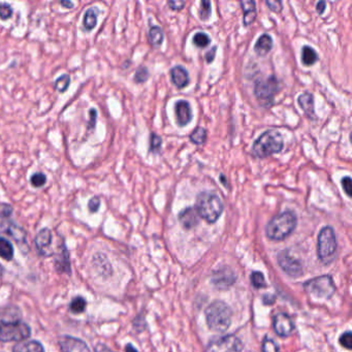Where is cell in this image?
Instances as JSON below:
<instances>
[{
  "label": "cell",
  "mask_w": 352,
  "mask_h": 352,
  "mask_svg": "<svg viewBox=\"0 0 352 352\" xmlns=\"http://www.w3.org/2000/svg\"><path fill=\"white\" fill-rule=\"evenodd\" d=\"M296 215L293 211H285L273 217L266 228V234L272 241H282L296 228Z\"/></svg>",
  "instance_id": "obj_1"
},
{
  "label": "cell",
  "mask_w": 352,
  "mask_h": 352,
  "mask_svg": "<svg viewBox=\"0 0 352 352\" xmlns=\"http://www.w3.org/2000/svg\"><path fill=\"white\" fill-rule=\"evenodd\" d=\"M223 203L220 197L211 191H203L197 195L195 210L199 217L209 223L216 222L223 212Z\"/></svg>",
  "instance_id": "obj_2"
},
{
  "label": "cell",
  "mask_w": 352,
  "mask_h": 352,
  "mask_svg": "<svg viewBox=\"0 0 352 352\" xmlns=\"http://www.w3.org/2000/svg\"><path fill=\"white\" fill-rule=\"evenodd\" d=\"M284 147L282 134L277 130H267L258 136L252 146V154L256 158H266L279 153Z\"/></svg>",
  "instance_id": "obj_3"
},
{
  "label": "cell",
  "mask_w": 352,
  "mask_h": 352,
  "mask_svg": "<svg viewBox=\"0 0 352 352\" xmlns=\"http://www.w3.org/2000/svg\"><path fill=\"white\" fill-rule=\"evenodd\" d=\"M232 317L231 308L220 300H216L206 310L207 323L214 332L222 333L228 330L232 323Z\"/></svg>",
  "instance_id": "obj_4"
},
{
  "label": "cell",
  "mask_w": 352,
  "mask_h": 352,
  "mask_svg": "<svg viewBox=\"0 0 352 352\" xmlns=\"http://www.w3.org/2000/svg\"><path fill=\"white\" fill-rule=\"evenodd\" d=\"M11 213H12V208L10 206L5 204H2L0 206V233L9 235L20 245L22 250H23V246L26 247V249L28 250L26 233H25V231L22 228H20L19 225H17L15 222L8 220Z\"/></svg>",
  "instance_id": "obj_5"
},
{
  "label": "cell",
  "mask_w": 352,
  "mask_h": 352,
  "mask_svg": "<svg viewBox=\"0 0 352 352\" xmlns=\"http://www.w3.org/2000/svg\"><path fill=\"white\" fill-rule=\"evenodd\" d=\"M337 251V238L331 226H324L318 235L317 254L323 263H330L335 258Z\"/></svg>",
  "instance_id": "obj_6"
},
{
  "label": "cell",
  "mask_w": 352,
  "mask_h": 352,
  "mask_svg": "<svg viewBox=\"0 0 352 352\" xmlns=\"http://www.w3.org/2000/svg\"><path fill=\"white\" fill-rule=\"evenodd\" d=\"M31 336L30 326L23 321L0 323V342H20Z\"/></svg>",
  "instance_id": "obj_7"
},
{
  "label": "cell",
  "mask_w": 352,
  "mask_h": 352,
  "mask_svg": "<svg viewBox=\"0 0 352 352\" xmlns=\"http://www.w3.org/2000/svg\"><path fill=\"white\" fill-rule=\"evenodd\" d=\"M305 291L315 298L322 299L331 297L336 291V286L331 276H321L306 282Z\"/></svg>",
  "instance_id": "obj_8"
},
{
  "label": "cell",
  "mask_w": 352,
  "mask_h": 352,
  "mask_svg": "<svg viewBox=\"0 0 352 352\" xmlns=\"http://www.w3.org/2000/svg\"><path fill=\"white\" fill-rule=\"evenodd\" d=\"M279 91V82L275 75L255 83L254 94L263 106H270Z\"/></svg>",
  "instance_id": "obj_9"
},
{
  "label": "cell",
  "mask_w": 352,
  "mask_h": 352,
  "mask_svg": "<svg viewBox=\"0 0 352 352\" xmlns=\"http://www.w3.org/2000/svg\"><path fill=\"white\" fill-rule=\"evenodd\" d=\"M242 341L234 335L216 337L212 339L208 345V352H241Z\"/></svg>",
  "instance_id": "obj_10"
},
{
  "label": "cell",
  "mask_w": 352,
  "mask_h": 352,
  "mask_svg": "<svg viewBox=\"0 0 352 352\" xmlns=\"http://www.w3.org/2000/svg\"><path fill=\"white\" fill-rule=\"evenodd\" d=\"M278 263L281 269L291 277L297 278L303 274V267L301 263L288 254L287 251H282L278 255Z\"/></svg>",
  "instance_id": "obj_11"
},
{
  "label": "cell",
  "mask_w": 352,
  "mask_h": 352,
  "mask_svg": "<svg viewBox=\"0 0 352 352\" xmlns=\"http://www.w3.org/2000/svg\"><path fill=\"white\" fill-rule=\"evenodd\" d=\"M62 352H91L88 345L79 338L62 336L58 340Z\"/></svg>",
  "instance_id": "obj_12"
},
{
  "label": "cell",
  "mask_w": 352,
  "mask_h": 352,
  "mask_svg": "<svg viewBox=\"0 0 352 352\" xmlns=\"http://www.w3.org/2000/svg\"><path fill=\"white\" fill-rule=\"evenodd\" d=\"M235 281V275L230 268H221L213 273L212 283L218 289H228Z\"/></svg>",
  "instance_id": "obj_13"
},
{
  "label": "cell",
  "mask_w": 352,
  "mask_h": 352,
  "mask_svg": "<svg viewBox=\"0 0 352 352\" xmlns=\"http://www.w3.org/2000/svg\"><path fill=\"white\" fill-rule=\"evenodd\" d=\"M175 115H176V120L179 126L184 127L187 124H189L193 118L192 114V109L189 105V103L186 102V100H179V102L176 103L175 105Z\"/></svg>",
  "instance_id": "obj_14"
},
{
  "label": "cell",
  "mask_w": 352,
  "mask_h": 352,
  "mask_svg": "<svg viewBox=\"0 0 352 352\" xmlns=\"http://www.w3.org/2000/svg\"><path fill=\"white\" fill-rule=\"evenodd\" d=\"M35 247L40 255L45 257L51 256L52 251L50 250V245L52 243V232L49 229H43L35 236Z\"/></svg>",
  "instance_id": "obj_15"
},
{
  "label": "cell",
  "mask_w": 352,
  "mask_h": 352,
  "mask_svg": "<svg viewBox=\"0 0 352 352\" xmlns=\"http://www.w3.org/2000/svg\"><path fill=\"white\" fill-rule=\"evenodd\" d=\"M274 330L280 337H287L294 330L292 318L286 313H279L274 318Z\"/></svg>",
  "instance_id": "obj_16"
},
{
  "label": "cell",
  "mask_w": 352,
  "mask_h": 352,
  "mask_svg": "<svg viewBox=\"0 0 352 352\" xmlns=\"http://www.w3.org/2000/svg\"><path fill=\"white\" fill-rule=\"evenodd\" d=\"M179 221L183 228L186 230H191L198 224L199 216L193 207H188L179 213Z\"/></svg>",
  "instance_id": "obj_17"
},
{
  "label": "cell",
  "mask_w": 352,
  "mask_h": 352,
  "mask_svg": "<svg viewBox=\"0 0 352 352\" xmlns=\"http://www.w3.org/2000/svg\"><path fill=\"white\" fill-rule=\"evenodd\" d=\"M297 104L303 110L306 116L310 119H316L315 107H314V96L310 92L301 93L297 98Z\"/></svg>",
  "instance_id": "obj_18"
},
{
  "label": "cell",
  "mask_w": 352,
  "mask_h": 352,
  "mask_svg": "<svg viewBox=\"0 0 352 352\" xmlns=\"http://www.w3.org/2000/svg\"><path fill=\"white\" fill-rule=\"evenodd\" d=\"M171 79L174 85L179 88V89H183L188 84H189V74L188 71L181 65L174 66L171 69Z\"/></svg>",
  "instance_id": "obj_19"
},
{
  "label": "cell",
  "mask_w": 352,
  "mask_h": 352,
  "mask_svg": "<svg viewBox=\"0 0 352 352\" xmlns=\"http://www.w3.org/2000/svg\"><path fill=\"white\" fill-rule=\"evenodd\" d=\"M56 271L60 274H70V260L68 250L65 245H62L59 254L55 259Z\"/></svg>",
  "instance_id": "obj_20"
},
{
  "label": "cell",
  "mask_w": 352,
  "mask_h": 352,
  "mask_svg": "<svg viewBox=\"0 0 352 352\" xmlns=\"http://www.w3.org/2000/svg\"><path fill=\"white\" fill-rule=\"evenodd\" d=\"M240 4L244 14V26H249L250 24H252L255 21L256 18V3L255 1H251V0H243Z\"/></svg>",
  "instance_id": "obj_21"
},
{
  "label": "cell",
  "mask_w": 352,
  "mask_h": 352,
  "mask_svg": "<svg viewBox=\"0 0 352 352\" xmlns=\"http://www.w3.org/2000/svg\"><path fill=\"white\" fill-rule=\"evenodd\" d=\"M272 48H273V39L269 34L265 33L257 40L254 46V51L258 56L263 57L271 52Z\"/></svg>",
  "instance_id": "obj_22"
},
{
  "label": "cell",
  "mask_w": 352,
  "mask_h": 352,
  "mask_svg": "<svg viewBox=\"0 0 352 352\" xmlns=\"http://www.w3.org/2000/svg\"><path fill=\"white\" fill-rule=\"evenodd\" d=\"M12 352H45V348L39 341H28L16 344Z\"/></svg>",
  "instance_id": "obj_23"
},
{
  "label": "cell",
  "mask_w": 352,
  "mask_h": 352,
  "mask_svg": "<svg viewBox=\"0 0 352 352\" xmlns=\"http://www.w3.org/2000/svg\"><path fill=\"white\" fill-rule=\"evenodd\" d=\"M318 61L317 52L310 46H305L301 50V63L306 66H311Z\"/></svg>",
  "instance_id": "obj_24"
},
{
  "label": "cell",
  "mask_w": 352,
  "mask_h": 352,
  "mask_svg": "<svg viewBox=\"0 0 352 352\" xmlns=\"http://www.w3.org/2000/svg\"><path fill=\"white\" fill-rule=\"evenodd\" d=\"M14 253L15 251L11 243L6 240L5 237L0 236V257L6 261H9L14 258Z\"/></svg>",
  "instance_id": "obj_25"
},
{
  "label": "cell",
  "mask_w": 352,
  "mask_h": 352,
  "mask_svg": "<svg viewBox=\"0 0 352 352\" xmlns=\"http://www.w3.org/2000/svg\"><path fill=\"white\" fill-rule=\"evenodd\" d=\"M84 27L87 31H90L95 28L97 24V14L96 10L94 8H88L84 15V20H83Z\"/></svg>",
  "instance_id": "obj_26"
},
{
  "label": "cell",
  "mask_w": 352,
  "mask_h": 352,
  "mask_svg": "<svg viewBox=\"0 0 352 352\" xmlns=\"http://www.w3.org/2000/svg\"><path fill=\"white\" fill-rule=\"evenodd\" d=\"M163 39H165V34L160 27L158 26H153L150 28L149 31V40L154 47H159L163 43Z\"/></svg>",
  "instance_id": "obj_27"
},
{
  "label": "cell",
  "mask_w": 352,
  "mask_h": 352,
  "mask_svg": "<svg viewBox=\"0 0 352 352\" xmlns=\"http://www.w3.org/2000/svg\"><path fill=\"white\" fill-rule=\"evenodd\" d=\"M87 307V301L82 296H75L72 298L71 303L69 305V310L74 314H81L85 312Z\"/></svg>",
  "instance_id": "obj_28"
},
{
  "label": "cell",
  "mask_w": 352,
  "mask_h": 352,
  "mask_svg": "<svg viewBox=\"0 0 352 352\" xmlns=\"http://www.w3.org/2000/svg\"><path fill=\"white\" fill-rule=\"evenodd\" d=\"M190 141L195 145H203L207 140V130L203 127H196L190 134Z\"/></svg>",
  "instance_id": "obj_29"
},
{
  "label": "cell",
  "mask_w": 352,
  "mask_h": 352,
  "mask_svg": "<svg viewBox=\"0 0 352 352\" xmlns=\"http://www.w3.org/2000/svg\"><path fill=\"white\" fill-rule=\"evenodd\" d=\"M193 44L197 48H206L211 44V39L207 33L197 32L193 36Z\"/></svg>",
  "instance_id": "obj_30"
},
{
  "label": "cell",
  "mask_w": 352,
  "mask_h": 352,
  "mask_svg": "<svg viewBox=\"0 0 352 352\" xmlns=\"http://www.w3.org/2000/svg\"><path fill=\"white\" fill-rule=\"evenodd\" d=\"M69 84H70V77L68 74H62L61 77H59L56 82H55V87H56V89L61 92V93H63L66 91L67 88L69 87Z\"/></svg>",
  "instance_id": "obj_31"
},
{
  "label": "cell",
  "mask_w": 352,
  "mask_h": 352,
  "mask_svg": "<svg viewBox=\"0 0 352 352\" xmlns=\"http://www.w3.org/2000/svg\"><path fill=\"white\" fill-rule=\"evenodd\" d=\"M211 2L209 0H203L199 6V18L203 21H207L211 15Z\"/></svg>",
  "instance_id": "obj_32"
},
{
  "label": "cell",
  "mask_w": 352,
  "mask_h": 352,
  "mask_svg": "<svg viewBox=\"0 0 352 352\" xmlns=\"http://www.w3.org/2000/svg\"><path fill=\"white\" fill-rule=\"evenodd\" d=\"M162 146V140L161 137L156 134L155 132H152L150 135V152L157 153L160 150Z\"/></svg>",
  "instance_id": "obj_33"
},
{
  "label": "cell",
  "mask_w": 352,
  "mask_h": 352,
  "mask_svg": "<svg viewBox=\"0 0 352 352\" xmlns=\"http://www.w3.org/2000/svg\"><path fill=\"white\" fill-rule=\"evenodd\" d=\"M251 283L256 288H263L267 286L266 279L260 272H253L251 274Z\"/></svg>",
  "instance_id": "obj_34"
},
{
  "label": "cell",
  "mask_w": 352,
  "mask_h": 352,
  "mask_svg": "<svg viewBox=\"0 0 352 352\" xmlns=\"http://www.w3.org/2000/svg\"><path fill=\"white\" fill-rule=\"evenodd\" d=\"M261 351L262 352H279V347L277 344L275 343L274 340H272V339L266 338L265 340L262 341Z\"/></svg>",
  "instance_id": "obj_35"
},
{
  "label": "cell",
  "mask_w": 352,
  "mask_h": 352,
  "mask_svg": "<svg viewBox=\"0 0 352 352\" xmlns=\"http://www.w3.org/2000/svg\"><path fill=\"white\" fill-rule=\"evenodd\" d=\"M149 78V70L147 67L145 66H141L140 68H137V70L135 71L134 74V82L135 83H145Z\"/></svg>",
  "instance_id": "obj_36"
},
{
  "label": "cell",
  "mask_w": 352,
  "mask_h": 352,
  "mask_svg": "<svg viewBox=\"0 0 352 352\" xmlns=\"http://www.w3.org/2000/svg\"><path fill=\"white\" fill-rule=\"evenodd\" d=\"M30 182L31 184L34 186V187H42L46 184L47 182V177H46V175L43 174V173H35L31 176V178H30Z\"/></svg>",
  "instance_id": "obj_37"
},
{
  "label": "cell",
  "mask_w": 352,
  "mask_h": 352,
  "mask_svg": "<svg viewBox=\"0 0 352 352\" xmlns=\"http://www.w3.org/2000/svg\"><path fill=\"white\" fill-rule=\"evenodd\" d=\"M12 15V8L8 3H0V19L7 20Z\"/></svg>",
  "instance_id": "obj_38"
},
{
  "label": "cell",
  "mask_w": 352,
  "mask_h": 352,
  "mask_svg": "<svg viewBox=\"0 0 352 352\" xmlns=\"http://www.w3.org/2000/svg\"><path fill=\"white\" fill-rule=\"evenodd\" d=\"M340 344L348 350L352 349V335L350 332H346L340 337Z\"/></svg>",
  "instance_id": "obj_39"
},
{
  "label": "cell",
  "mask_w": 352,
  "mask_h": 352,
  "mask_svg": "<svg viewBox=\"0 0 352 352\" xmlns=\"http://www.w3.org/2000/svg\"><path fill=\"white\" fill-rule=\"evenodd\" d=\"M341 184H342V187H343V189L345 191V193L347 194L348 197H351V191H352V181H351V178L349 177V176H347V177H344L342 180H341Z\"/></svg>",
  "instance_id": "obj_40"
},
{
  "label": "cell",
  "mask_w": 352,
  "mask_h": 352,
  "mask_svg": "<svg viewBox=\"0 0 352 352\" xmlns=\"http://www.w3.org/2000/svg\"><path fill=\"white\" fill-rule=\"evenodd\" d=\"M99 207H100V199L97 196L92 197L89 200V203H88V208H89V211L91 213H96L98 211Z\"/></svg>",
  "instance_id": "obj_41"
},
{
  "label": "cell",
  "mask_w": 352,
  "mask_h": 352,
  "mask_svg": "<svg viewBox=\"0 0 352 352\" xmlns=\"http://www.w3.org/2000/svg\"><path fill=\"white\" fill-rule=\"evenodd\" d=\"M266 4L270 7L271 10L275 12H280L282 10V2L277 1V0H271V1H266Z\"/></svg>",
  "instance_id": "obj_42"
},
{
  "label": "cell",
  "mask_w": 352,
  "mask_h": 352,
  "mask_svg": "<svg viewBox=\"0 0 352 352\" xmlns=\"http://www.w3.org/2000/svg\"><path fill=\"white\" fill-rule=\"evenodd\" d=\"M186 2L185 1H169L168 5L172 10H181L185 6Z\"/></svg>",
  "instance_id": "obj_43"
},
{
  "label": "cell",
  "mask_w": 352,
  "mask_h": 352,
  "mask_svg": "<svg viewBox=\"0 0 352 352\" xmlns=\"http://www.w3.org/2000/svg\"><path fill=\"white\" fill-rule=\"evenodd\" d=\"M89 115H90L89 128H94L95 123H96V118H97V111L95 109H91L89 111Z\"/></svg>",
  "instance_id": "obj_44"
},
{
  "label": "cell",
  "mask_w": 352,
  "mask_h": 352,
  "mask_svg": "<svg viewBox=\"0 0 352 352\" xmlns=\"http://www.w3.org/2000/svg\"><path fill=\"white\" fill-rule=\"evenodd\" d=\"M216 50H217L216 47H213V49H211L210 51L206 54V60H207L208 63H211V62L214 60V58H215Z\"/></svg>",
  "instance_id": "obj_45"
},
{
  "label": "cell",
  "mask_w": 352,
  "mask_h": 352,
  "mask_svg": "<svg viewBox=\"0 0 352 352\" xmlns=\"http://www.w3.org/2000/svg\"><path fill=\"white\" fill-rule=\"evenodd\" d=\"M95 352H114L113 350H111L107 345L103 344V343H98L95 348H94Z\"/></svg>",
  "instance_id": "obj_46"
},
{
  "label": "cell",
  "mask_w": 352,
  "mask_h": 352,
  "mask_svg": "<svg viewBox=\"0 0 352 352\" xmlns=\"http://www.w3.org/2000/svg\"><path fill=\"white\" fill-rule=\"evenodd\" d=\"M325 7H326V2H325V1H319V2H317V4H316V11L318 12L319 15H321V14H323V12H324Z\"/></svg>",
  "instance_id": "obj_47"
},
{
  "label": "cell",
  "mask_w": 352,
  "mask_h": 352,
  "mask_svg": "<svg viewBox=\"0 0 352 352\" xmlns=\"http://www.w3.org/2000/svg\"><path fill=\"white\" fill-rule=\"evenodd\" d=\"M263 301H265V304H267V305L274 304L275 297L274 296H270V295H266V296H263Z\"/></svg>",
  "instance_id": "obj_48"
},
{
  "label": "cell",
  "mask_w": 352,
  "mask_h": 352,
  "mask_svg": "<svg viewBox=\"0 0 352 352\" xmlns=\"http://www.w3.org/2000/svg\"><path fill=\"white\" fill-rule=\"evenodd\" d=\"M125 352H139L131 344H127L125 347Z\"/></svg>",
  "instance_id": "obj_49"
},
{
  "label": "cell",
  "mask_w": 352,
  "mask_h": 352,
  "mask_svg": "<svg viewBox=\"0 0 352 352\" xmlns=\"http://www.w3.org/2000/svg\"><path fill=\"white\" fill-rule=\"evenodd\" d=\"M60 3H61V5H63V6L67 7V8H72L73 7V3L71 1H68V0H67V1H64V0H63V1H61Z\"/></svg>",
  "instance_id": "obj_50"
},
{
  "label": "cell",
  "mask_w": 352,
  "mask_h": 352,
  "mask_svg": "<svg viewBox=\"0 0 352 352\" xmlns=\"http://www.w3.org/2000/svg\"><path fill=\"white\" fill-rule=\"evenodd\" d=\"M219 179H220V181H221V183L225 186V187H228V183H226V182H228V181H226V178H225V176L224 175H220V177H219Z\"/></svg>",
  "instance_id": "obj_51"
},
{
  "label": "cell",
  "mask_w": 352,
  "mask_h": 352,
  "mask_svg": "<svg viewBox=\"0 0 352 352\" xmlns=\"http://www.w3.org/2000/svg\"><path fill=\"white\" fill-rule=\"evenodd\" d=\"M2 272H3V268H2V266H1V265H0V277H1Z\"/></svg>",
  "instance_id": "obj_52"
}]
</instances>
